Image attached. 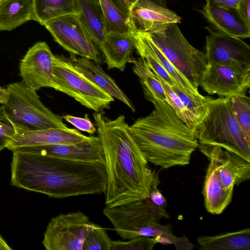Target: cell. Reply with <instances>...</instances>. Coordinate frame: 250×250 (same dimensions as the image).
<instances>
[{
	"mask_svg": "<svg viewBox=\"0 0 250 250\" xmlns=\"http://www.w3.org/2000/svg\"><path fill=\"white\" fill-rule=\"evenodd\" d=\"M90 223L81 211L61 213L50 220L42 244L46 250H83Z\"/></svg>",
	"mask_w": 250,
	"mask_h": 250,
	"instance_id": "9",
	"label": "cell"
},
{
	"mask_svg": "<svg viewBox=\"0 0 250 250\" xmlns=\"http://www.w3.org/2000/svg\"><path fill=\"white\" fill-rule=\"evenodd\" d=\"M159 183L158 173H156L150 188L149 197L158 206L166 208L167 206L166 199L158 188Z\"/></svg>",
	"mask_w": 250,
	"mask_h": 250,
	"instance_id": "36",
	"label": "cell"
},
{
	"mask_svg": "<svg viewBox=\"0 0 250 250\" xmlns=\"http://www.w3.org/2000/svg\"><path fill=\"white\" fill-rule=\"evenodd\" d=\"M128 21L132 32H148L159 24L180 23L181 18L159 0H138Z\"/></svg>",
	"mask_w": 250,
	"mask_h": 250,
	"instance_id": "15",
	"label": "cell"
},
{
	"mask_svg": "<svg viewBox=\"0 0 250 250\" xmlns=\"http://www.w3.org/2000/svg\"><path fill=\"white\" fill-rule=\"evenodd\" d=\"M0 250H11L12 249L9 246L6 241L0 234Z\"/></svg>",
	"mask_w": 250,
	"mask_h": 250,
	"instance_id": "42",
	"label": "cell"
},
{
	"mask_svg": "<svg viewBox=\"0 0 250 250\" xmlns=\"http://www.w3.org/2000/svg\"><path fill=\"white\" fill-rule=\"evenodd\" d=\"M198 148L207 158L215 159L219 164L231 173L235 177L236 185L250 179V161L218 146L199 144Z\"/></svg>",
	"mask_w": 250,
	"mask_h": 250,
	"instance_id": "22",
	"label": "cell"
},
{
	"mask_svg": "<svg viewBox=\"0 0 250 250\" xmlns=\"http://www.w3.org/2000/svg\"><path fill=\"white\" fill-rule=\"evenodd\" d=\"M148 115L129 126L134 141L147 161L163 168L189 164L199 143L194 131L177 116L166 101L152 103Z\"/></svg>",
	"mask_w": 250,
	"mask_h": 250,
	"instance_id": "3",
	"label": "cell"
},
{
	"mask_svg": "<svg viewBox=\"0 0 250 250\" xmlns=\"http://www.w3.org/2000/svg\"><path fill=\"white\" fill-rule=\"evenodd\" d=\"M2 0H0V3L1 2Z\"/></svg>",
	"mask_w": 250,
	"mask_h": 250,
	"instance_id": "43",
	"label": "cell"
},
{
	"mask_svg": "<svg viewBox=\"0 0 250 250\" xmlns=\"http://www.w3.org/2000/svg\"><path fill=\"white\" fill-rule=\"evenodd\" d=\"M63 59L77 73L95 84L113 98L126 104L132 112L135 108L130 100L117 85L114 80L107 75L99 63L84 57L71 54L69 57L62 55Z\"/></svg>",
	"mask_w": 250,
	"mask_h": 250,
	"instance_id": "17",
	"label": "cell"
},
{
	"mask_svg": "<svg viewBox=\"0 0 250 250\" xmlns=\"http://www.w3.org/2000/svg\"><path fill=\"white\" fill-rule=\"evenodd\" d=\"M135 49V37L132 32L106 34L99 48L104 54L108 68H116L121 71H124L127 63H132L135 60L132 57Z\"/></svg>",
	"mask_w": 250,
	"mask_h": 250,
	"instance_id": "18",
	"label": "cell"
},
{
	"mask_svg": "<svg viewBox=\"0 0 250 250\" xmlns=\"http://www.w3.org/2000/svg\"><path fill=\"white\" fill-rule=\"evenodd\" d=\"M240 0H206L217 6L230 10H236L238 7Z\"/></svg>",
	"mask_w": 250,
	"mask_h": 250,
	"instance_id": "40",
	"label": "cell"
},
{
	"mask_svg": "<svg viewBox=\"0 0 250 250\" xmlns=\"http://www.w3.org/2000/svg\"><path fill=\"white\" fill-rule=\"evenodd\" d=\"M116 6L128 18L130 9L138 0H111Z\"/></svg>",
	"mask_w": 250,
	"mask_h": 250,
	"instance_id": "39",
	"label": "cell"
},
{
	"mask_svg": "<svg viewBox=\"0 0 250 250\" xmlns=\"http://www.w3.org/2000/svg\"><path fill=\"white\" fill-rule=\"evenodd\" d=\"M91 137L68 127L21 132L15 133L7 143L6 148L12 151L26 146L75 145L89 140Z\"/></svg>",
	"mask_w": 250,
	"mask_h": 250,
	"instance_id": "16",
	"label": "cell"
},
{
	"mask_svg": "<svg viewBox=\"0 0 250 250\" xmlns=\"http://www.w3.org/2000/svg\"><path fill=\"white\" fill-rule=\"evenodd\" d=\"M112 241L104 228L90 222L83 250H111Z\"/></svg>",
	"mask_w": 250,
	"mask_h": 250,
	"instance_id": "31",
	"label": "cell"
},
{
	"mask_svg": "<svg viewBox=\"0 0 250 250\" xmlns=\"http://www.w3.org/2000/svg\"><path fill=\"white\" fill-rule=\"evenodd\" d=\"M194 131L199 144L218 146L250 162V144L232 113L229 98L211 99Z\"/></svg>",
	"mask_w": 250,
	"mask_h": 250,
	"instance_id": "5",
	"label": "cell"
},
{
	"mask_svg": "<svg viewBox=\"0 0 250 250\" xmlns=\"http://www.w3.org/2000/svg\"><path fill=\"white\" fill-rule=\"evenodd\" d=\"M146 33L165 56L198 89L208 66L205 53L188 42L176 23L159 24Z\"/></svg>",
	"mask_w": 250,
	"mask_h": 250,
	"instance_id": "6",
	"label": "cell"
},
{
	"mask_svg": "<svg viewBox=\"0 0 250 250\" xmlns=\"http://www.w3.org/2000/svg\"><path fill=\"white\" fill-rule=\"evenodd\" d=\"M37 22L43 25L47 21L69 14H79L77 0H34Z\"/></svg>",
	"mask_w": 250,
	"mask_h": 250,
	"instance_id": "25",
	"label": "cell"
},
{
	"mask_svg": "<svg viewBox=\"0 0 250 250\" xmlns=\"http://www.w3.org/2000/svg\"><path fill=\"white\" fill-rule=\"evenodd\" d=\"M54 89L74 98L95 112L109 108L114 98L77 73L63 59L54 55L53 60Z\"/></svg>",
	"mask_w": 250,
	"mask_h": 250,
	"instance_id": "7",
	"label": "cell"
},
{
	"mask_svg": "<svg viewBox=\"0 0 250 250\" xmlns=\"http://www.w3.org/2000/svg\"><path fill=\"white\" fill-rule=\"evenodd\" d=\"M197 241L202 250H250V229L213 236H201Z\"/></svg>",
	"mask_w": 250,
	"mask_h": 250,
	"instance_id": "24",
	"label": "cell"
},
{
	"mask_svg": "<svg viewBox=\"0 0 250 250\" xmlns=\"http://www.w3.org/2000/svg\"><path fill=\"white\" fill-rule=\"evenodd\" d=\"M103 213L124 240L133 238L134 233L142 227L168 218L165 208L155 204L149 197L120 206H106Z\"/></svg>",
	"mask_w": 250,
	"mask_h": 250,
	"instance_id": "8",
	"label": "cell"
},
{
	"mask_svg": "<svg viewBox=\"0 0 250 250\" xmlns=\"http://www.w3.org/2000/svg\"><path fill=\"white\" fill-rule=\"evenodd\" d=\"M199 12L213 29L218 32L241 39L250 37V28L241 19L236 10L223 8L206 2Z\"/></svg>",
	"mask_w": 250,
	"mask_h": 250,
	"instance_id": "19",
	"label": "cell"
},
{
	"mask_svg": "<svg viewBox=\"0 0 250 250\" xmlns=\"http://www.w3.org/2000/svg\"><path fill=\"white\" fill-rule=\"evenodd\" d=\"M205 53L208 65L226 64L250 68V47L241 39L206 27Z\"/></svg>",
	"mask_w": 250,
	"mask_h": 250,
	"instance_id": "12",
	"label": "cell"
},
{
	"mask_svg": "<svg viewBox=\"0 0 250 250\" xmlns=\"http://www.w3.org/2000/svg\"><path fill=\"white\" fill-rule=\"evenodd\" d=\"M200 86L208 94L230 98L245 95L250 87V68L226 64L208 65Z\"/></svg>",
	"mask_w": 250,
	"mask_h": 250,
	"instance_id": "11",
	"label": "cell"
},
{
	"mask_svg": "<svg viewBox=\"0 0 250 250\" xmlns=\"http://www.w3.org/2000/svg\"><path fill=\"white\" fill-rule=\"evenodd\" d=\"M8 96L9 93L7 88L0 87V104H5L7 102Z\"/></svg>",
	"mask_w": 250,
	"mask_h": 250,
	"instance_id": "41",
	"label": "cell"
},
{
	"mask_svg": "<svg viewBox=\"0 0 250 250\" xmlns=\"http://www.w3.org/2000/svg\"><path fill=\"white\" fill-rule=\"evenodd\" d=\"M186 107L194 116L198 125L204 117L211 98L204 96L201 94L195 95L187 92L177 84L171 86Z\"/></svg>",
	"mask_w": 250,
	"mask_h": 250,
	"instance_id": "29",
	"label": "cell"
},
{
	"mask_svg": "<svg viewBox=\"0 0 250 250\" xmlns=\"http://www.w3.org/2000/svg\"><path fill=\"white\" fill-rule=\"evenodd\" d=\"M132 69L138 77L146 99L153 103L156 101H166V96L160 79L150 69L142 59L135 60Z\"/></svg>",
	"mask_w": 250,
	"mask_h": 250,
	"instance_id": "26",
	"label": "cell"
},
{
	"mask_svg": "<svg viewBox=\"0 0 250 250\" xmlns=\"http://www.w3.org/2000/svg\"><path fill=\"white\" fill-rule=\"evenodd\" d=\"M166 96V101L173 108L179 118L194 131L198 125L194 116L186 107L171 86L160 79Z\"/></svg>",
	"mask_w": 250,
	"mask_h": 250,
	"instance_id": "32",
	"label": "cell"
},
{
	"mask_svg": "<svg viewBox=\"0 0 250 250\" xmlns=\"http://www.w3.org/2000/svg\"><path fill=\"white\" fill-rule=\"evenodd\" d=\"M152 54L156 58L164 69L173 79L176 84L187 92L195 95H200L190 82L177 69V68L165 56L160 49L149 38L146 32H138Z\"/></svg>",
	"mask_w": 250,
	"mask_h": 250,
	"instance_id": "27",
	"label": "cell"
},
{
	"mask_svg": "<svg viewBox=\"0 0 250 250\" xmlns=\"http://www.w3.org/2000/svg\"><path fill=\"white\" fill-rule=\"evenodd\" d=\"M11 185L62 199L104 193V164L13 151Z\"/></svg>",
	"mask_w": 250,
	"mask_h": 250,
	"instance_id": "2",
	"label": "cell"
},
{
	"mask_svg": "<svg viewBox=\"0 0 250 250\" xmlns=\"http://www.w3.org/2000/svg\"><path fill=\"white\" fill-rule=\"evenodd\" d=\"M229 99L235 118L247 141L250 144V99L246 95Z\"/></svg>",
	"mask_w": 250,
	"mask_h": 250,
	"instance_id": "30",
	"label": "cell"
},
{
	"mask_svg": "<svg viewBox=\"0 0 250 250\" xmlns=\"http://www.w3.org/2000/svg\"><path fill=\"white\" fill-rule=\"evenodd\" d=\"M156 244L154 237L140 236L127 241H112L111 250H151Z\"/></svg>",
	"mask_w": 250,
	"mask_h": 250,
	"instance_id": "33",
	"label": "cell"
},
{
	"mask_svg": "<svg viewBox=\"0 0 250 250\" xmlns=\"http://www.w3.org/2000/svg\"><path fill=\"white\" fill-rule=\"evenodd\" d=\"M104 156L107 176L105 205L115 207L149 197L156 174L133 139L124 115L111 120L93 114Z\"/></svg>",
	"mask_w": 250,
	"mask_h": 250,
	"instance_id": "1",
	"label": "cell"
},
{
	"mask_svg": "<svg viewBox=\"0 0 250 250\" xmlns=\"http://www.w3.org/2000/svg\"><path fill=\"white\" fill-rule=\"evenodd\" d=\"M103 12L106 34L132 32L126 17L111 0H98Z\"/></svg>",
	"mask_w": 250,
	"mask_h": 250,
	"instance_id": "28",
	"label": "cell"
},
{
	"mask_svg": "<svg viewBox=\"0 0 250 250\" xmlns=\"http://www.w3.org/2000/svg\"><path fill=\"white\" fill-rule=\"evenodd\" d=\"M79 19L93 42L99 49L106 33L103 12L98 0H77Z\"/></svg>",
	"mask_w": 250,
	"mask_h": 250,
	"instance_id": "21",
	"label": "cell"
},
{
	"mask_svg": "<svg viewBox=\"0 0 250 250\" xmlns=\"http://www.w3.org/2000/svg\"><path fill=\"white\" fill-rule=\"evenodd\" d=\"M7 102L0 106V119L10 124L16 133L66 127L62 117L41 102L36 91L22 81L7 86Z\"/></svg>",
	"mask_w": 250,
	"mask_h": 250,
	"instance_id": "4",
	"label": "cell"
},
{
	"mask_svg": "<svg viewBox=\"0 0 250 250\" xmlns=\"http://www.w3.org/2000/svg\"><path fill=\"white\" fill-rule=\"evenodd\" d=\"M15 133V129L10 124L0 119V152L6 148L7 143Z\"/></svg>",
	"mask_w": 250,
	"mask_h": 250,
	"instance_id": "37",
	"label": "cell"
},
{
	"mask_svg": "<svg viewBox=\"0 0 250 250\" xmlns=\"http://www.w3.org/2000/svg\"><path fill=\"white\" fill-rule=\"evenodd\" d=\"M81 161L100 162L104 156L99 138L91 136L89 140L75 145L26 146L12 150Z\"/></svg>",
	"mask_w": 250,
	"mask_h": 250,
	"instance_id": "14",
	"label": "cell"
},
{
	"mask_svg": "<svg viewBox=\"0 0 250 250\" xmlns=\"http://www.w3.org/2000/svg\"><path fill=\"white\" fill-rule=\"evenodd\" d=\"M53 56L44 42H37L30 47L19 64L22 81L36 91L42 87L54 89Z\"/></svg>",
	"mask_w": 250,
	"mask_h": 250,
	"instance_id": "13",
	"label": "cell"
},
{
	"mask_svg": "<svg viewBox=\"0 0 250 250\" xmlns=\"http://www.w3.org/2000/svg\"><path fill=\"white\" fill-rule=\"evenodd\" d=\"M37 21L34 0H2L0 4V30L11 31L29 21Z\"/></svg>",
	"mask_w": 250,
	"mask_h": 250,
	"instance_id": "23",
	"label": "cell"
},
{
	"mask_svg": "<svg viewBox=\"0 0 250 250\" xmlns=\"http://www.w3.org/2000/svg\"><path fill=\"white\" fill-rule=\"evenodd\" d=\"M236 11L243 21L250 28V0H240Z\"/></svg>",
	"mask_w": 250,
	"mask_h": 250,
	"instance_id": "38",
	"label": "cell"
},
{
	"mask_svg": "<svg viewBox=\"0 0 250 250\" xmlns=\"http://www.w3.org/2000/svg\"><path fill=\"white\" fill-rule=\"evenodd\" d=\"M62 118L80 130L91 134L97 131L96 127L91 122L87 115H85L84 118L75 117L70 115L63 116Z\"/></svg>",
	"mask_w": 250,
	"mask_h": 250,
	"instance_id": "35",
	"label": "cell"
},
{
	"mask_svg": "<svg viewBox=\"0 0 250 250\" xmlns=\"http://www.w3.org/2000/svg\"><path fill=\"white\" fill-rule=\"evenodd\" d=\"M43 25L54 41L70 54L102 63L99 48L81 24L77 15L62 16L47 21Z\"/></svg>",
	"mask_w": 250,
	"mask_h": 250,
	"instance_id": "10",
	"label": "cell"
},
{
	"mask_svg": "<svg viewBox=\"0 0 250 250\" xmlns=\"http://www.w3.org/2000/svg\"><path fill=\"white\" fill-rule=\"evenodd\" d=\"M209 163L205 179L203 194L207 210L212 214H221L231 201L233 189H227L221 180L216 161L207 158Z\"/></svg>",
	"mask_w": 250,
	"mask_h": 250,
	"instance_id": "20",
	"label": "cell"
},
{
	"mask_svg": "<svg viewBox=\"0 0 250 250\" xmlns=\"http://www.w3.org/2000/svg\"><path fill=\"white\" fill-rule=\"evenodd\" d=\"M157 243L163 245L174 244L176 250H189L193 248L194 245L190 243L188 239L185 236L177 237L172 232L162 234L154 237Z\"/></svg>",
	"mask_w": 250,
	"mask_h": 250,
	"instance_id": "34",
	"label": "cell"
}]
</instances>
